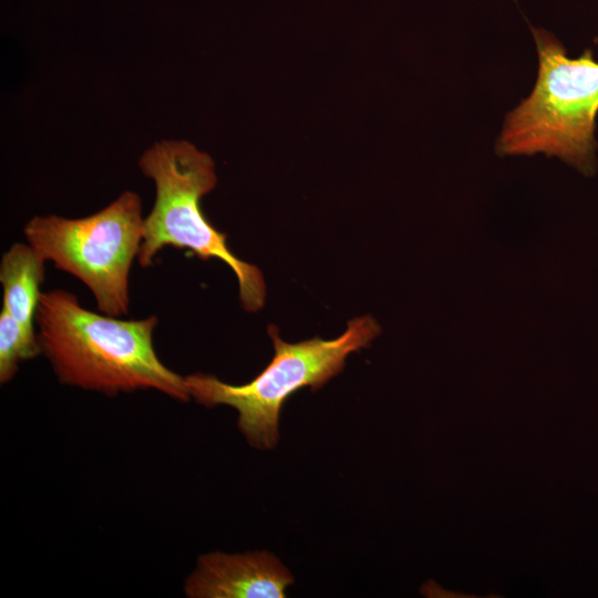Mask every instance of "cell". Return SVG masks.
<instances>
[{"label": "cell", "instance_id": "obj_1", "mask_svg": "<svg viewBox=\"0 0 598 598\" xmlns=\"http://www.w3.org/2000/svg\"><path fill=\"white\" fill-rule=\"evenodd\" d=\"M35 324L41 353L63 384L109 396L155 390L178 401L189 399L185 377L155 352L156 316L125 320L96 313L74 293L53 289L42 292Z\"/></svg>", "mask_w": 598, "mask_h": 598}, {"label": "cell", "instance_id": "obj_8", "mask_svg": "<svg viewBox=\"0 0 598 598\" xmlns=\"http://www.w3.org/2000/svg\"><path fill=\"white\" fill-rule=\"evenodd\" d=\"M41 353L35 331L25 329L4 309L0 312V382L16 375L19 363Z\"/></svg>", "mask_w": 598, "mask_h": 598}, {"label": "cell", "instance_id": "obj_7", "mask_svg": "<svg viewBox=\"0 0 598 598\" xmlns=\"http://www.w3.org/2000/svg\"><path fill=\"white\" fill-rule=\"evenodd\" d=\"M45 261L28 243H14L0 261L2 309L30 331H35V313L42 295Z\"/></svg>", "mask_w": 598, "mask_h": 598}, {"label": "cell", "instance_id": "obj_6", "mask_svg": "<svg viewBox=\"0 0 598 598\" xmlns=\"http://www.w3.org/2000/svg\"><path fill=\"white\" fill-rule=\"evenodd\" d=\"M290 571L268 551L209 553L198 558L184 591L189 598H283Z\"/></svg>", "mask_w": 598, "mask_h": 598}, {"label": "cell", "instance_id": "obj_5", "mask_svg": "<svg viewBox=\"0 0 598 598\" xmlns=\"http://www.w3.org/2000/svg\"><path fill=\"white\" fill-rule=\"evenodd\" d=\"M23 234L47 261L89 288L99 311L112 317L127 315L130 271L144 234L137 193L125 190L106 207L82 218L34 216Z\"/></svg>", "mask_w": 598, "mask_h": 598}, {"label": "cell", "instance_id": "obj_3", "mask_svg": "<svg viewBox=\"0 0 598 598\" xmlns=\"http://www.w3.org/2000/svg\"><path fill=\"white\" fill-rule=\"evenodd\" d=\"M538 73L534 89L504 121L496 148L501 155L556 156L584 174L596 168L598 62L590 50L567 55L549 32L534 29Z\"/></svg>", "mask_w": 598, "mask_h": 598}, {"label": "cell", "instance_id": "obj_4", "mask_svg": "<svg viewBox=\"0 0 598 598\" xmlns=\"http://www.w3.org/2000/svg\"><path fill=\"white\" fill-rule=\"evenodd\" d=\"M380 327L370 316L357 317L333 340L315 337L297 343L285 342L276 326L268 327L275 354L269 364L250 382L233 385L214 375L185 377L189 394L197 403L213 408L228 405L238 412V427L255 447L272 448L279 440V415L283 402L296 391L322 388L340 373L346 358L365 348L379 334Z\"/></svg>", "mask_w": 598, "mask_h": 598}, {"label": "cell", "instance_id": "obj_2", "mask_svg": "<svg viewBox=\"0 0 598 598\" xmlns=\"http://www.w3.org/2000/svg\"><path fill=\"white\" fill-rule=\"evenodd\" d=\"M142 173L155 185V200L144 218L138 265H153L158 251L171 246L188 249L202 260L220 259L234 271L241 306L258 311L265 305L266 285L260 269L239 259L227 245V235L205 217L200 200L217 183L212 157L184 140H162L138 161Z\"/></svg>", "mask_w": 598, "mask_h": 598}]
</instances>
